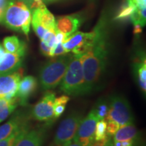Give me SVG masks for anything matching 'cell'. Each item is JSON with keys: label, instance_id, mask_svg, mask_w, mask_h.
Returning <instances> with one entry per match:
<instances>
[{"label": "cell", "instance_id": "cell-1", "mask_svg": "<svg viewBox=\"0 0 146 146\" xmlns=\"http://www.w3.org/2000/svg\"><path fill=\"white\" fill-rule=\"evenodd\" d=\"M95 36L92 46L81 57L85 88L84 95L98 88L106 72L109 55L107 22L102 18L94 29Z\"/></svg>", "mask_w": 146, "mask_h": 146}, {"label": "cell", "instance_id": "cell-2", "mask_svg": "<svg viewBox=\"0 0 146 146\" xmlns=\"http://www.w3.org/2000/svg\"><path fill=\"white\" fill-rule=\"evenodd\" d=\"M32 13L31 9L23 0H13L8 2L0 23L11 30L20 31L29 36Z\"/></svg>", "mask_w": 146, "mask_h": 146}, {"label": "cell", "instance_id": "cell-3", "mask_svg": "<svg viewBox=\"0 0 146 146\" xmlns=\"http://www.w3.org/2000/svg\"><path fill=\"white\" fill-rule=\"evenodd\" d=\"M81 57L74 54L70 56L66 72L60 83V90L68 96L84 95L85 79Z\"/></svg>", "mask_w": 146, "mask_h": 146}, {"label": "cell", "instance_id": "cell-4", "mask_svg": "<svg viewBox=\"0 0 146 146\" xmlns=\"http://www.w3.org/2000/svg\"><path fill=\"white\" fill-rule=\"evenodd\" d=\"M70 55H63L51 60L41 67L39 81L44 90L54 89L61 83L66 72L70 59Z\"/></svg>", "mask_w": 146, "mask_h": 146}, {"label": "cell", "instance_id": "cell-5", "mask_svg": "<svg viewBox=\"0 0 146 146\" xmlns=\"http://www.w3.org/2000/svg\"><path fill=\"white\" fill-rule=\"evenodd\" d=\"M108 112L106 120H114L120 126L133 123L134 118L130 104L127 100L120 96H114L109 100Z\"/></svg>", "mask_w": 146, "mask_h": 146}, {"label": "cell", "instance_id": "cell-6", "mask_svg": "<svg viewBox=\"0 0 146 146\" xmlns=\"http://www.w3.org/2000/svg\"><path fill=\"white\" fill-rule=\"evenodd\" d=\"M83 116L78 112H73L64 119L58 127L54 137V145L63 146L72 141L76 135Z\"/></svg>", "mask_w": 146, "mask_h": 146}, {"label": "cell", "instance_id": "cell-7", "mask_svg": "<svg viewBox=\"0 0 146 146\" xmlns=\"http://www.w3.org/2000/svg\"><path fill=\"white\" fill-rule=\"evenodd\" d=\"M94 36V30L89 33L75 32L64 42L63 46L67 53L83 56L92 46Z\"/></svg>", "mask_w": 146, "mask_h": 146}, {"label": "cell", "instance_id": "cell-8", "mask_svg": "<svg viewBox=\"0 0 146 146\" xmlns=\"http://www.w3.org/2000/svg\"><path fill=\"white\" fill-rule=\"evenodd\" d=\"M98 120L92 110L82 119L77 132L73 139L81 146H90L94 141V133L96 123Z\"/></svg>", "mask_w": 146, "mask_h": 146}, {"label": "cell", "instance_id": "cell-9", "mask_svg": "<svg viewBox=\"0 0 146 146\" xmlns=\"http://www.w3.org/2000/svg\"><path fill=\"white\" fill-rule=\"evenodd\" d=\"M56 94L47 91L32 110L31 116L39 121L50 120L54 117V104Z\"/></svg>", "mask_w": 146, "mask_h": 146}, {"label": "cell", "instance_id": "cell-10", "mask_svg": "<svg viewBox=\"0 0 146 146\" xmlns=\"http://www.w3.org/2000/svg\"><path fill=\"white\" fill-rule=\"evenodd\" d=\"M22 77L23 72L21 68L14 72L0 74V98H15L18 83Z\"/></svg>", "mask_w": 146, "mask_h": 146}, {"label": "cell", "instance_id": "cell-11", "mask_svg": "<svg viewBox=\"0 0 146 146\" xmlns=\"http://www.w3.org/2000/svg\"><path fill=\"white\" fill-rule=\"evenodd\" d=\"M83 22V17L78 14L60 16L56 21V29L68 37L76 32Z\"/></svg>", "mask_w": 146, "mask_h": 146}, {"label": "cell", "instance_id": "cell-12", "mask_svg": "<svg viewBox=\"0 0 146 146\" xmlns=\"http://www.w3.org/2000/svg\"><path fill=\"white\" fill-rule=\"evenodd\" d=\"M37 86V80L34 76H26L21 78L18 83L16 96L18 103L26 105L29 98L35 92Z\"/></svg>", "mask_w": 146, "mask_h": 146}, {"label": "cell", "instance_id": "cell-13", "mask_svg": "<svg viewBox=\"0 0 146 146\" xmlns=\"http://www.w3.org/2000/svg\"><path fill=\"white\" fill-rule=\"evenodd\" d=\"M46 138L45 128L30 129L25 131L14 146H42Z\"/></svg>", "mask_w": 146, "mask_h": 146}, {"label": "cell", "instance_id": "cell-14", "mask_svg": "<svg viewBox=\"0 0 146 146\" xmlns=\"http://www.w3.org/2000/svg\"><path fill=\"white\" fill-rule=\"evenodd\" d=\"M28 123L26 114L17 112L9 119L8 121L0 126V141L8 138L16 131Z\"/></svg>", "mask_w": 146, "mask_h": 146}, {"label": "cell", "instance_id": "cell-15", "mask_svg": "<svg viewBox=\"0 0 146 146\" xmlns=\"http://www.w3.org/2000/svg\"><path fill=\"white\" fill-rule=\"evenodd\" d=\"M32 19H35L48 31L56 32V19L51 12L45 7L44 2L33 8Z\"/></svg>", "mask_w": 146, "mask_h": 146}, {"label": "cell", "instance_id": "cell-16", "mask_svg": "<svg viewBox=\"0 0 146 146\" xmlns=\"http://www.w3.org/2000/svg\"><path fill=\"white\" fill-rule=\"evenodd\" d=\"M24 56L17 54L5 52L0 59V74L16 72L21 68Z\"/></svg>", "mask_w": 146, "mask_h": 146}, {"label": "cell", "instance_id": "cell-17", "mask_svg": "<svg viewBox=\"0 0 146 146\" xmlns=\"http://www.w3.org/2000/svg\"><path fill=\"white\" fill-rule=\"evenodd\" d=\"M3 47L7 52L17 54L25 56L27 51V45L25 42L18 39L16 36H9L4 38Z\"/></svg>", "mask_w": 146, "mask_h": 146}, {"label": "cell", "instance_id": "cell-18", "mask_svg": "<svg viewBox=\"0 0 146 146\" xmlns=\"http://www.w3.org/2000/svg\"><path fill=\"white\" fill-rule=\"evenodd\" d=\"M138 139V131L133 123L120 126L114 135V141L134 140Z\"/></svg>", "mask_w": 146, "mask_h": 146}, {"label": "cell", "instance_id": "cell-19", "mask_svg": "<svg viewBox=\"0 0 146 146\" xmlns=\"http://www.w3.org/2000/svg\"><path fill=\"white\" fill-rule=\"evenodd\" d=\"M135 76L137 78V81L144 95L146 93V62L145 56H142L138 61L136 62L134 66Z\"/></svg>", "mask_w": 146, "mask_h": 146}, {"label": "cell", "instance_id": "cell-20", "mask_svg": "<svg viewBox=\"0 0 146 146\" xmlns=\"http://www.w3.org/2000/svg\"><path fill=\"white\" fill-rule=\"evenodd\" d=\"M109 109V102L106 99H100L98 100L91 110L96 116L98 120L105 119Z\"/></svg>", "mask_w": 146, "mask_h": 146}, {"label": "cell", "instance_id": "cell-21", "mask_svg": "<svg viewBox=\"0 0 146 146\" xmlns=\"http://www.w3.org/2000/svg\"><path fill=\"white\" fill-rule=\"evenodd\" d=\"M70 100V98L68 96L63 95L58 98H55L54 104V118H59L64 112L66 106Z\"/></svg>", "mask_w": 146, "mask_h": 146}, {"label": "cell", "instance_id": "cell-22", "mask_svg": "<svg viewBox=\"0 0 146 146\" xmlns=\"http://www.w3.org/2000/svg\"><path fill=\"white\" fill-rule=\"evenodd\" d=\"M135 5L133 3L131 0H125V3L122 5L114 19L121 21V20L127 19V18H130L131 15L135 10Z\"/></svg>", "mask_w": 146, "mask_h": 146}, {"label": "cell", "instance_id": "cell-23", "mask_svg": "<svg viewBox=\"0 0 146 146\" xmlns=\"http://www.w3.org/2000/svg\"><path fill=\"white\" fill-rule=\"evenodd\" d=\"M30 129L29 124L27 123L23 127L20 128L17 131H16L13 134H12L8 138L4 139L0 141V146H14L18 139L21 137V136L25 131Z\"/></svg>", "mask_w": 146, "mask_h": 146}, {"label": "cell", "instance_id": "cell-24", "mask_svg": "<svg viewBox=\"0 0 146 146\" xmlns=\"http://www.w3.org/2000/svg\"><path fill=\"white\" fill-rule=\"evenodd\" d=\"M145 8H138L136 7L135 10L130 16L131 21L134 25H138L141 27H144L146 22V14Z\"/></svg>", "mask_w": 146, "mask_h": 146}, {"label": "cell", "instance_id": "cell-25", "mask_svg": "<svg viewBox=\"0 0 146 146\" xmlns=\"http://www.w3.org/2000/svg\"><path fill=\"white\" fill-rule=\"evenodd\" d=\"M107 122L105 119L98 120L96 123V129L94 133L95 141H101L105 139H107L110 137H108L106 133Z\"/></svg>", "mask_w": 146, "mask_h": 146}, {"label": "cell", "instance_id": "cell-26", "mask_svg": "<svg viewBox=\"0 0 146 146\" xmlns=\"http://www.w3.org/2000/svg\"><path fill=\"white\" fill-rule=\"evenodd\" d=\"M66 54H67V52L63 46V43H56L51 49L50 57H58V56H63Z\"/></svg>", "mask_w": 146, "mask_h": 146}, {"label": "cell", "instance_id": "cell-27", "mask_svg": "<svg viewBox=\"0 0 146 146\" xmlns=\"http://www.w3.org/2000/svg\"><path fill=\"white\" fill-rule=\"evenodd\" d=\"M31 24L33 29L36 35V36H37L40 39H42V38L43 37L44 35L46 33V32L48 30L45 29L41 24L38 23V22L35 21V19L31 20Z\"/></svg>", "mask_w": 146, "mask_h": 146}, {"label": "cell", "instance_id": "cell-28", "mask_svg": "<svg viewBox=\"0 0 146 146\" xmlns=\"http://www.w3.org/2000/svg\"><path fill=\"white\" fill-rule=\"evenodd\" d=\"M18 104V102H15V103L12 104L3 109L2 111L0 112V123H2L3 120H5L8 117L12 112L15 110V109L17 108Z\"/></svg>", "mask_w": 146, "mask_h": 146}, {"label": "cell", "instance_id": "cell-29", "mask_svg": "<svg viewBox=\"0 0 146 146\" xmlns=\"http://www.w3.org/2000/svg\"><path fill=\"white\" fill-rule=\"evenodd\" d=\"M41 40L45 42L49 47L52 48L56 43V32L52 31H47L46 33L44 35L43 37Z\"/></svg>", "mask_w": 146, "mask_h": 146}, {"label": "cell", "instance_id": "cell-30", "mask_svg": "<svg viewBox=\"0 0 146 146\" xmlns=\"http://www.w3.org/2000/svg\"><path fill=\"white\" fill-rule=\"evenodd\" d=\"M107 126H106V133L108 137H112L114 135L116 131L118 130L120 128V125L116 122L114 120H107Z\"/></svg>", "mask_w": 146, "mask_h": 146}, {"label": "cell", "instance_id": "cell-31", "mask_svg": "<svg viewBox=\"0 0 146 146\" xmlns=\"http://www.w3.org/2000/svg\"><path fill=\"white\" fill-rule=\"evenodd\" d=\"M15 102H18L17 98H15L12 100H7L5 98H0V112L2 111L3 109L7 108L9 106L15 103Z\"/></svg>", "mask_w": 146, "mask_h": 146}, {"label": "cell", "instance_id": "cell-32", "mask_svg": "<svg viewBox=\"0 0 146 146\" xmlns=\"http://www.w3.org/2000/svg\"><path fill=\"white\" fill-rule=\"evenodd\" d=\"M51 49L52 48L49 47L45 42L41 40V41H40V50H41V54L43 56H46V57H50Z\"/></svg>", "mask_w": 146, "mask_h": 146}, {"label": "cell", "instance_id": "cell-33", "mask_svg": "<svg viewBox=\"0 0 146 146\" xmlns=\"http://www.w3.org/2000/svg\"><path fill=\"white\" fill-rule=\"evenodd\" d=\"M134 140H126V141H114L113 146H134L135 143Z\"/></svg>", "mask_w": 146, "mask_h": 146}, {"label": "cell", "instance_id": "cell-34", "mask_svg": "<svg viewBox=\"0 0 146 146\" xmlns=\"http://www.w3.org/2000/svg\"><path fill=\"white\" fill-rule=\"evenodd\" d=\"M8 2V0H0V20H1L3 13H4Z\"/></svg>", "mask_w": 146, "mask_h": 146}, {"label": "cell", "instance_id": "cell-35", "mask_svg": "<svg viewBox=\"0 0 146 146\" xmlns=\"http://www.w3.org/2000/svg\"><path fill=\"white\" fill-rule=\"evenodd\" d=\"M110 139V137L107 138V139H105L104 140H101V141H94L91 144L90 146H104L108 140Z\"/></svg>", "mask_w": 146, "mask_h": 146}, {"label": "cell", "instance_id": "cell-36", "mask_svg": "<svg viewBox=\"0 0 146 146\" xmlns=\"http://www.w3.org/2000/svg\"><path fill=\"white\" fill-rule=\"evenodd\" d=\"M142 32V27L140 26V25H134V30H133V33L134 34H139Z\"/></svg>", "mask_w": 146, "mask_h": 146}, {"label": "cell", "instance_id": "cell-37", "mask_svg": "<svg viewBox=\"0 0 146 146\" xmlns=\"http://www.w3.org/2000/svg\"><path fill=\"white\" fill-rule=\"evenodd\" d=\"M63 146H81V144H80L78 142L74 141V139H72V141L68 142L67 143H66L65 145H64Z\"/></svg>", "mask_w": 146, "mask_h": 146}, {"label": "cell", "instance_id": "cell-38", "mask_svg": "<svg viewBox=\"0 0 146 146\" xmlns=\"http://www.w3.org/2000/svg\"><path fill=\"white\" fill-rule=\"evenodd\" d=\"M5 52H6V51L5 50L4 47H3V45L0 43V59H1V58H2L3 56H4Z\"/></svg>", "mask_w": 146, "mask_h": 146}, {"label": "cell", "instance_id": "cell-39", "mask_svg": "<svg viewBox=\"0 0 146 146\" xmlns=\"http://www.w3.org/2000/svg\"><path fill=\"white\" fill-rule=\"evenodd\" d=\"M104 146H113V142L112 140L110 139V138L108 140L107 142L106 143V144Z\"/></svg>", "mask_w": 146, "mask_h": 146}, {"label": "cell", "instance_id": "cell-40", "mask_svg": "<svg viewBox=\"0 0 146 146\" xmlns=\"http://www.w3.org/2000/svg\"><path fill=\"white\" fill-rule=\"evenodd\" d=\"M43 2H52V1H56V0H42Z\"/></svg>", "mask_w": 146, "mask_h": 146}, {"label": "cell", "instance_id": "cell-41", "mask_svg": "<svg viewBox=\"0 0 146 146\" xmlns=\"http://www.w3.org/2000/svg\"><path fill=\"white\" fill-rule=\"evenodd\" d=\"M55 146H56V145H55Z\"/></svg>", "mask_w": 146, "mask_h": 146}]
</instances>
